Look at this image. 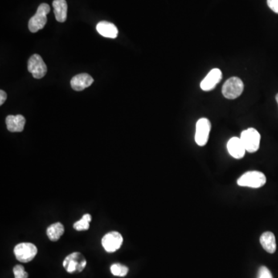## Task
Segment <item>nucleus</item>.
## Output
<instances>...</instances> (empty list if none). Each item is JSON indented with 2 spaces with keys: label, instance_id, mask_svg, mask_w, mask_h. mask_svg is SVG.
Instances as JSON below:
<instances>
[{
  "label": "nucleus",
  "instance_id": "1",
  "mask_svg": "<svg viewBox=\"0 0 278 278\" xmlns=\"http://www.w3.org/2000/svg\"><path fill=\"white\" fill-rule=\"evenodd\" d=\"M87 266L85 257L80 252H74L67 255L63 261V267L68 274L81 273Z\"/></svg>",
  "mask_w": 278,
  "mask_h": 278
},
{
  "label": "nucleus",
  "instance_id": "2",
  "mask_svg": "<svg viewBox=\"0 0 278 278\" xmlns=\"http://www.w3.org/2000/svg\"><path fill=\"white\" fill-rule=\"evenodd\" d=\"M267 182L265 175L258 171H250L241 176L238 180L239 186L244 187L260 188L265 185Z\"/></svg>",
  "mask_w": 278,
  "mask_h": 278
},
{
  "label": "nucleus",
  "instance_id": "3",
  "mask_svg": "<svg viewBox=\"0 0 278 278\" xmlns=\"http://www.w3.org/2000/svg\"><path fill=\"white\" fill-rule=\"evenodd\" d=\"M13 253L19 261L29 263L36 258L38 250L34 243L22 242L16 245Z\"/></svg>",
  "mask_w": 278,
  "mask_h": 278
},
{
  "label": "nucleus",
  "instance_id": "4",
  "mask_svg": "<svg viewBox=\"0 0 278 278\" xmlns=\"http://www.w3.org/2000/svg\"><path fill=\"white\" fill-rule=\"evenodd\" d=\"M50 7L48 4L42 3L37 9L35 15L29 21V30L32 33H37L44 27L47 22L46 15L50 13Z\"/></svg>",
  "mask_w": 278,
  "mask_h": 278
},
{
  "label": "nucleus",
  "instance_id": "5",
  "mask_svg": "<svg viewBox=\"0 0 278 278\" xmlns=\"http://www.w3.org/2000/svg\"><path fill=\"white\" fill-rule=\"evenodd\" d=\"M244 85L239 78L233 77L229 78L222 86V93L226 99L233 100L238 99L243 93Z\"/></svg>",
  "mask_w": 278,
  "mask_h": 278
},
{
  "label": "nucleus",
  "instance_id": "6",
  "mask_svg": "<svg viewBox=\"0 0 278 278\" xmlns=\"http://www.w3.org/2000/svg\"><path fill=\"white\" fill-rule=\"evenodd\" d=\"M240 139L247 152L254 153L259 149L260 135L256 129L250 128L244 130L241 133Z\"/></svg>",
  "mask_w": 278,
  "mask_h": 278
},
{
  "label": "nucleus",
  "instance_id": "7",
  "mask_svg": "<svg viewBox=\"0 0 278 278\" xmlns=\"http://www.w3.org/2000/svg\"><path fill=\"white\" fill-rule=\"evenodd\" d=\"M123 237L117 231H111L102 238L101 245L106 252L115 253L121 247Z\"/></svg>",
  "mask_w": 278,
  "mask_h": 278
},
{
  "label": "nucleus",
  "instance_id": "8",
  "mask_svg": "<svg viewBox=\"0 0 278 278\" xmlns=\"http://www.w3.org/2000/svg\"><path fill=\"white\" fill-rule=\"evenodd\" d=\"M210 130H211V123L209 119L202 118L198 120L196 126L195 141L199 146L206 145L209 140Z\"/></svg>",
  "mask_w": 278,
  "mask_h": 278
},
{
  "label": "nucleus",
  "instance_id": "9",
  "mask_svg": "<svg viewBox=\"0 0 278 278\" xmlns=\"http://www.w3.org/2000/svg\"><path fill=\"white\" fill-rule=\"evenodd\" d=\"M28 71L36 79H41L46 75L47 67L43 61V58L39 54H34L28 60Z\"/></svg>",
  "mask_w": 278,
  "mask_h": 278
},
{
  "label": "nucleus",
  "instance_id": "10",
  "mask_svg": "<svg viewBox=\"0 0 278 278\" xmlns=\"http://www.w3.org/2000/svg\"><path fill=\"white\" fill-rule=\"evenodd\" d=\"M222 71L219 69H213L201 82V89L204 91H210L214 89L222 80Z\"/></svg>",
  "mask_w": 278,
  "mask_h": 278
},
{
  "label": "nucleus",
  "instance_id": "11",
  "mask_svg": "<svg viewBox=\"0 0 278 278\" xmlns=\"http://www.w3.org/2000/svg\"><path fill=\"white\" fill-rule=\"evenodd\" d=\"M227 150L232 157L240 159L244 156L246 148L241 141L240 138L234 137L227 142Z\"/></svg>",
  "mask_w": 278,
  "mask_h": 278
},
{
  "label": "nucleus",
  "instance_id": "12",
  "mask_svg": "<svg viewBox=\"0 0 278 278\" xmlns=\"http://www.w3.org/2000/svg\"><path fill=\"white\" fill-rule=\"evenodd\" d=\"M93 83L94 79L92 77L86 73L78 74L71 80V87L76 91H83L87 87H89Z\"/></svg>",
  "mask_w": 278,
  "mask_h": 278
},
{
  "label": "nucleus",
  "instance_id": "13",
  "mask_svg": "<svg viewBox=\"0 0 278 278\" xmlns=\"http://www.w3.org/2000/svg\"><path fill=\"white\" fill-rule=\"evenodd\" d=\"M6 124L9 132H22L24 129L26 119L21 115H9L6 117Z\"/></svg>",
  "mask_w": 278,
  "mask_h": 278
},
{
  "label": "nucleus",
  "instance_id": "14",
  "mask_svg": "<svg viewBox=\"0 0 278 278\" xmlns=\"http://www.w3.org/2000/svg\"><path fill=\"white\" fill-rule=\"evenodd\" d=\"M96 29L97 31L99 32L102 37H107V38L115 39L119 34L117 26L107 21H101L99 22L97 25Z\"/></svg>",
  "mask_w": 278,
  "mask_h": 278
},
{
  "label": "nucleus",
  "instance_id": "15",
  "mask_svg": "<svg viewBox=\"0 0 278 278\" xmlns=\"http://www.w3.org/2000/svg\"><path fill=\"white\" fill-rule=\"evenodd\" d=\"M259 242H260L262 247L269 254H274L276 251V239H275V234L271 232L263 233L260 236Z\"/></svg>",
  "mask_w": 278,
  "mask_h": 278
},
{
  "label": "nucleus",
  "instance_id": "16",
  "mask_svg": "<svg viewBox=\"0 0 278 278\" xmlns=\"http://www.w3.org/2000/svg\"><path fill=\"white\" fill-rule=\"evenodd\" d=\"M53 7L56 20L58 22H64L67 20V3L66 0H54Z\"/></svg>",
  "mask_w": 278,
  "mask_h": 278
},
{
  "label": "nucleus",
  "instance_id": "17",
  "mask_svg": "<svg viewBox=\"0 0 278 278\" xmlns=\"http://www.w3.org/2000/svg\"><path fill=\"white\" fill-rule=\"evenodd\" d=\"M64 231V226L61 222H54L46 228V236L50 241L57 242L63 235Z\"/></svg>",
  "mask_w": 278,
  "mask_h": 278
},
{
  "label": "nucleus",
  "instance_id": "18",
  "mask_svg": "<svg viewBox=\"0 0 278 278\" xmlns=\"http://www.w3.org/2000/svg\"><path fill=\"white\" fill-rule=\"evenodd\" d=\"M92 217L89 213H86L84 215L82 216L81 219L80 220L74 222L73 225L74 230L77 231H86L89 230L90 222H91Z\"/></svg>",
  "mask_w": 278,
  "mask_h": 278
},
{
  "label": "nucleus",
  "instance_id": "19",
  "mask_svg": "<svg viewBox=\"0 0 278 278\" xmlns=\"http://www.w3.org/2000/svg\"><path fill=\"white\" fill-rule=\"evenodd\" d=\"M110 270L114 276L119 277V278H124L126 276L129 271V269L127 266L120 263H113L110 267Z\"/></svg>",
  "mask_w": 278,
  "mask_h": 278
},
{
  "label": "nucleus",
  "instance_id": "20",
  "mask_svg": "<svg viewBox=\"0 0 278 278\" xmlns=\"http://www.w3.org/2000/svg\"><path fill=\"white\" fill-rule=\"evenodd\" d=\"M13 275L14 278H28L29 275L28 273L25 271V268L22 265H16L13 267Z\"/></svg>",
  "mask_w": 278,
  "mask_h": 278
},
{
  "label": "nucleus",
  "instance_id": "21",
  "mask_svg": "<svg viewBox=\"0 0 278 278\" xmlns=\"http://www.w3.org/2000/svg\"><path fill=\"white\" fill-rule=\"evenodd\" d=\"M258 278H273L272 274L267 267L262 266L258 271Z\"/></svg>",
  "mask_w": 278,
  "mask_h": 278
},
{
  "label": "nucleus",
  "instance_id": "22",
  "mask_svg": "<svg viewBox=\"0 0 278 278\" xmlns=\"http://www.w3.org/2000/svg\"><path fill=\"white\" fill-rule=\"evenodd\" d=\"M269 8L278 14V0H267Z\"/></svg>",
  "mask_w": 278,
  "mask_h": 278
},
{
  "label": "nucleus",
  "instance_id": "23",
  "mask_svg": "<svg viewBox=\"0 0 278 278\" xmlns=\"http://www.w3.org/2000/svg\"><path fill=\"white\" fill-rule=\"evenodd\" d=\"M6 99H7V95L5 91L1 90L0 91V105H2V104L6 101Z\"/></svg>",
  "mask_w": 278,
  "mask_h": 278
},
{
  "label": "nucleus",
  "instance_id": "24",
  "mask_svg": "<svg viewBox=\"0 0 278 278\" xmlns=\"http://www.w3.org/2000/svg\"><path fill=\"white\" fill-rule=\"evenodd\" d=\"M276 100H277V102H278V95H276Z\"/></svg>",
  "mask_w": 278,
  "mask_h": 278
}]
</instances>
